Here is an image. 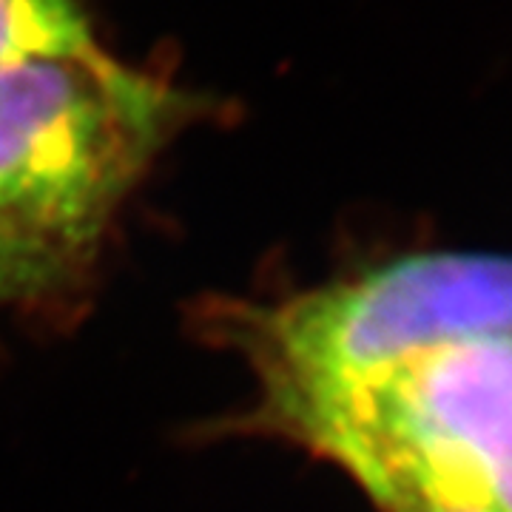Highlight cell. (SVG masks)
<instances>
[{"mask_svg":"<svg viewBox=\"0 0 512 512\" xmlns=\"http://www.w3.org/2000/svg\"><path fill=\"white\" fill-rule=\"evenodd\" d=\"M69 274V256L43 248L0 225V305L52 291Z\"/></svg>","mask_w":512,"mask_h":512,"instance_id":"277c9868","label":"cell"},{"mask_svg":"<svg viewBox=\"0 0 512 512\" xmlns=\"http://www.w3.org/2000/svg\"><path fill=\"white\" fill-rule=\"evenodd\" d=\"M94 49L74 0H0V69Z\"/></svg>","mask_w":512,"mask_h":512,"instance_id":"3957f363","label":"cell"},{"mask_svg":"<svg viewBox=\"0 0 512 512\" xmlns=\"http://www.w3.org/2000/svg\"><path fill=\"white\" fill-rule=\"evenodd\" d=\"M183 117V94L97 46L0 69V225L83 251Z\"/></svg>","mask_w":512,"mask_h":512,"instance_id":"6da1fadb","label":"cell"},{"mask_svg":"<svg viewBox=\"0 0 512 512\" xmlns=\"http://www.w3.org/2000/svg\"><path fill=\"white\" fill-rule=\"evenodd\" d=\"M384 512H493L470 501H453L410 487H370L365 490Z\"/></svg>","mask_w":512,"mask_h":512,"instance_id":"5b68a950","label":"cell"},{"mask_svg":"<svg viewBox=\"0 0 512 512\" xmlns=\"http://www.w3.org/2000/svg\"><path fill=\"white\" fill-rule=\"evenodd\" d=\"M237 325L265 396L362 382L427 350L512 336V256H404L274 308H248Z\"/></svg>","mask_w":512,"mask_h":512,"instance_id":"7a4b0ae2","label":"cell"}]
</instances>
